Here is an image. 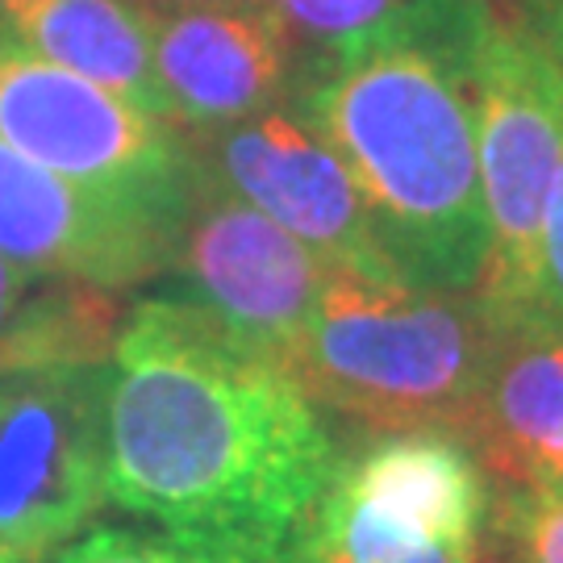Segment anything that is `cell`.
<instances>
[{
    "label": "cell",
    "instance_id": "18",
    "mask_svg": "<svg viewBox=\"0 0 563 563\" xmlns=\"http://www.w3.org/2000/svg\"><path fill=\"white\" fill-rule=\"evenodd\" d=\"M560 97H563V84H560ZM514 325L563 334V155H560V167H555V180H551V192H547L543 234H539L530 297H526V309L518 313Z\"/></svg>",
    "mask_w": 563,
    "mask_h": 563
},
{
    "label": "cell",
    "instance_id": "7",
    "mask_svg": "<svg viewBox=\"0 0 563 563\" xmlns=\"http://www.w3.org/2000/svg\"><path fill=\"white\" fill-rule=\"evenodd\" d=\"M488 505V472L460 434L401 430L342 463L297 551L393 555L481 547Z\"/></svg>",
    "mask_w": 563,
    "mask_h": 563
},
{
    "label": "cell",
    "instance_id": "2",
    "mask_svg": "<svg viewBox=\"0 0 563 563\" xmlns=\"http://www.w3.org/2000/svg\"><path fill=\"white\" fill-rule=\"evenodd\" d=\"M493 0H405L342 55L292 71L288 109L342 159L405 288L476 297L488 267L472 59Z\"/></svg>",
    "mask_w": 563,
    "mask_h": 563
},
{
    "label": "cell",
    "instance_id": "13",
    "mask_svg": "<svg viewBox=\"0 0 563 563\" xmlns=\"http://www.w3.org/2000/svg\"><path fill=\"white\" fill-rule=\"evenodd\" d=\"M0 38L167 118L155 80V0H0Z\"/></svg>",
    "mask_w": 563,
    "mask_h": 563
},
{
    "label": "cell",
    "instance_id": "11",
    "mask_svg": "<svg viewBox=\"0 0 563 563\" xmlns=\"http://www.w3.org/2000/svg\"><path fill=\"white\" fill-rule=\"evenodd\" d=\"M297 55L263 0H155V80L188 139L284 109Z\"/></svg>",
    "mask_w": 563,
    "mask_h": 563
},
{
    "label": "cell",
    "instance_id": "4",
    "mask_svg": "<svg viewBox=\"0 0 563 563\" xmlns=\"http://www.w3.org/2000/svg\"><path fill=\"white\" fill-rule=\"evenodd\" d=\"M563 67L497 9L472 59V113L488 213V267L476 288L497 325L526 309L547 192L563 155Z\"/></svg>",
    "mask_w": 563,
    "mask_h": 563
},
{
    "label": "cell",
    "instance_id": "6",
    "mask_svg": "<svg viewBox=\"0 0 563 563\" xmlns=\"http://www.w3.org/2000/svg\"><path fill=\"white\" fill-rule=\"evenodd\" d=\"M104 505V363L0 372V551L42 563Z\"/></svg>",
    "mask_w": 563,
    "mask_h": 563
},
{
    "label": "cell",
    "instance_id": "16",
    "mask_svg": "<svg viewBox=\"0 0 563 563\" xmlns=\"http://www.w3.org/2000/svg\"><path fill=\"white\" fill-rule=\"evenodd\" d=\"M42 563H263L246 551L172 534L159 526H88Z\"/></svg>",
    "mask_w": 563,
    "mask_h": 563
},
{
    "label": "cell",
    "instance_id": "12",
    "mask_svg": "<svg viewBox=\"0 0 563 563\" xmlns=\"http://www.w3.org/2000/svg\"><path fill=\"white\" fill-rule=\"evenodd\" d=\"M460 439L493 484L563 476V334L501 325Z\"/></svg>",
    "mask_w": 563,
    "mask_h": 563
},
{
    "label": "cell",
    "instance_id": "17",
    "mask_svg": "<svg viewBox=\"0 0 563 563\" xmlns=\"http://www.w3.org/2000/svg\"><path fill=\"white\" fill-rule=\"evenodd\" d=\"M292 42L297 67L342 55L401 9L405 0H263Z\"/></svg>",
    "mask_w": 563,
    "mask_h": 563
},
{
    "label": "cell",
    "instance_id": "15",
    "mask_svg": "<svg viewBox=\"0 0 563 563\" xmlns=\"http://www.w3.org/2000/svg\"><path fill=\"white\" fill-rule=\"evenodd\" d=\"M484 534L497 563H563V476L493 484Z\"/></svg>",
    "mask_w": 563,
    "mask_h": 563
},
{
    "label": "cell",
    "instance_id": "8",
    "mask_svg": "<svg viewBox=\"0 0 563 563\" xmlns=\"http://www.w3.org/2000/svg\"><path fill=\"white\" fill-rule=\"evenodd\" d=\"M167 276H176L172 292L184 301L288 363L334 272L288 230L192 167Z\"/></svg>",
    "mask_w": 563,
    "mask_h": 563
},
{
    "label": "cell",
    "instance_id": "10",
    "mask_svg": "<svg viewBox=\"0 0 563 563\" xmlns=\"http://www.w3.org/2000/svg\"><path fill=\"white\" fill-rule=\"evenodd\" d=\"M180 213L84 188L0 139V255L18 267L125 292L167 276Z\"/></svg>",
    "mask_w": 563,
    "mask_h": 563
},
{
    "label": "cell",
    "instance_id": "3",
    "mask_svg": "<svg viewBox=\"0 0 563 563\" xmlns=\"http://www.w3.org/2000/svg\"><path fill=\"white\" fill-rule=\"evenodd\" d=\"M501 325L481 297L330 276L288 367L318 405L372 430L463 434Z\"/></svg>",
    "mask_w": 563,
    "mask_h": 563
},
{
    "label": "cell",
    "instance_id": "14",
    "mask_svg": "<svg viewBox=\"0 0 563 563\" xmlns=\"http://www.w3.org/2000/svg\"><path fill=\"white\" fill-rule=\"evenodd\" d=\"M121 318L118 292L42 276L0 255V372L104 363Z\"/></svg>",
    "mask_w": 563,
    "mask_h": 563
},
{
    "label": "cell",
    "instance_id": "5",
    "mask_svg": "<svg viewBox=\"0 0 563 563\" xmlns=\"http://www.w3.org/2000/svg\"><path fill=\"white\" fill-rule=\"evenodd\" d=\"M0 139L84 188L163 209H184L197 167L176 121L9 38H0Z\"/></svg>",
    "mask_w": 563,
    "mask_h": 563
},
{
    "label": "cell",
    "instance_id": "21",
    "mask_svg": "<svg viewBox=\"0 0 563 563\" xmlns=\"http://www.w3.org/2000/svg\"><path fill=\"white\" fill-rule=\"evenodd\" d=\"M0 563H18V560H9V555H4V551H0Z\"/></svg>",
    "mask_w": 563,
    "mask_h": 563
},
{
    "label": "cell",
    "instance_id": "9",
    "mask_svg": "<svg viewBox=\"0 0 563 563\" xmlns=\"http://www.w3.org/2000/svg\"><path fill=\"white\" fill-rule=\"evenodd\" d=\"M192 159L213 184L309 246L334 276L401 284L351 172L288 104L192 139Z\"/></svg>",
    "mask_w": 563,
    "mask_h": 563
},
{
    "label": "cell",
    "instance_id": "1",
    "mask_svg": "<svg viewBox=\"0 0 563 563\" xmlns=\"http://www.w3.org/2000/svg\"><path fill=\"white\" fill-rule=\"evenodd\" d=\"M342 467L297 372L180 292L125 309L104 360V497L172 534L292 563Z\"/></svg>",
    "mask_w": 563,
    "mask_h": 563
},
{
    "label": "cell",
    "instance_id": "19",
    "mask_svg": "<svg viewBox=\"0 0 563 563\" xmlns=\"http://www.w3.org/2000/svg\"><path fill=\"white\" fill-rule=\"evenodd\" d=\"M292 563H497L488 543L443 547V551H393V555H334V551H297Z\"/></svg>",
    "mask_w": 563,
    "mask_h": 563
},
{
    "label": "cell",
    "instance_id": "20",
    "mask_svg": "<svg viewBox=\"0 0 563 563\" xmlns=\"http://www.w3.org/2000/svg\"><path fill=\"white\" fill-rule=\"evenodd\" d=\"M505 9L563 67V0H505Z\"/></svg>",
    "mask_w": 563,
    "mask_h": 563
}]
</instances>
